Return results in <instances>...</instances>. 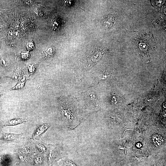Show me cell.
<instances>
[{
    "instance_id": "22",
    "label": "cell",
    "mask_w": 166,
    "mask_h": 166,
    "mask_svg": "<svg viewBox=\"0 0 166 166\" xmlns=\"http://www.w3.org/2000/svg\"><path fill=\"white\" fill-rule=\"evenodd\" d=\"M2 95V93H0V97Z\"/></svg>"
},
{
    "instance_id": "8",
    "label": "cell",
    "mask_w": 166,
    "mask_h": 166,
    "mask_svg": "<svg viewBox=\"0 0 166 166\" xmlns=\"http://www.w3.org/2000/svg\"><path fill=\"white\" fill-rule=\"evenodd\" d=\"M27 121L28 119L27 118H16L8 120L4 122H2V127L17 125L24 122H26Z\"/></svg>"
},
{
    "instance_id": "7",
    "label": "cell",
    "mask_w": 166,
    "mask_h": 166,
    "mask_svg": "<svg viewBox=\"0 0 166 166\" xmlns=\"http://www.w3.org/2000/svg\"><path fill=\"white\" fill-rule=\"evenodd\" d=\"M46 156L45 155L36 153L33 157V166H48Z\"/></svg>"
},
{
    "instance_id": "11",
    "label": "cell",
    "mask_w": 166,
    "mask_h": 166,
    "mask_svg": "<svg viewBox=\"0 0 166 166\" xmlns=\"http://www.w3.org/2000/svg\"><path fill=\"white\" fill-rule=\"evenodd\" d=\"M152 138L153 143L156 147L160 146L163 143L164 140L160 135H155L152 136Z\"/></svg>"
},
{
    "instance_id": "15",
    "label": "cell",
    "mask_w": 166,
    "mask_h": 166,
    "mask_svg": "<svg viewBox=\"0 0 166 166\" xmlns=\"http://www.w3.org/2000/svg\"><path fill=\"white\" fill-rule=\"evenodd\" d=\"M105 18L104 19V23H106L104 24L105 25L111 26L113 23L114 18L113 16H109Z\"/></svg>"
},
{
    "instance_id": "18",
    "label": "cell",
    "mask_w": 166,
    "mask_h": 166,
    "mask_svg": "<svg viewBox=\"0 0 166 166\" xmlns=\"http://www.w3.org/2000/svg\"><path fill=\"white\" fill-rule=\"evenodd\" d=\"M52 25L53 26L54 28L58 27V26H59V22L56 20H53L52 22Z\"/></svg>"
},
{
    "instance_id": "12",
    "label": "cell",
    "mask_w": 166,
    "mask_h": 166,
    "mask_svg": "<svg viewBox=\"0 0 166 166\" xmlns=\"http://www.w3.org/2000/svg\"><path fill=\"white\" fill-rule=\"evenodd\" d=\"M62 160L61 164L63 166H79L68 157H64Z\"/></svg>"
},
{
    "instance_id": "20",
    "label": "cell",
    "mask_w": 166,
    "mask_h": 166,
    "mask_svg": "<svg viewBox=\"0 0 166 166\" xmlns=\"http://www.w3.org/2000/svg\"><path fill=\"white\" fill-rule=\"evenodd\" d=\"M2 122L0 120V131H1V129L2 127Z\"/></svg>"
},
{
    "instance_id": "24",
    "label": "cell",
    "mask_w": 166,
    "mask_h": 166,
    "mask_svg": "<svg viewBox=\"0 0 166 166\" xmlns=\"http://www.w3.org/2000/svg\"></svg>"
},
{
    "instance_id": "16",
    "label": "cell",
    "mask_w": 166,
    "mask_h": 166,
    "mask_svg": "<svg viewBox=\"0 0 166 166\" xmlns=\"http://www.w3.org/2000/svg\"><path fill=\"white\" fill-rule=\"evenodd\" d=\"M1 62L2 64L4 66L6 67L8 66L10 64V62L8 59L5 57H2L1 59Z\"/></svg>"
},
{
    "instance_id": "17",
    "label": "cell",
    "mask_w": 166,
    "mask_h": 166,
    "mask_svg": "<svg viewBox=\"0 0 166 166\" xmlns=\"http://www.w3.org/2000/svg\"><path fill=\"white\" fill-rule=\"evenodd\" d=\"M21 58L23 60H26L30 57V54L28 52H23L21 53Z\"/></svg>"
},
{
    "instance_id": "3",
    "label": "cell",
    "mask_w": 166,
    "mask_h": 166,
    "mask_svg": "<svg viewBox=\"0 0 166 166\" xmlns=\"http://www.w3.org/2000/svg\"><path fill=\"white\" fill-rule=\"evenodd\" d=\"M21 141L22 143L19 144L16 152L30 157H32L35 152L33 145V141L30 139H25Z\"/></svg>"
},
{
    "instance_id": "10",
    "label": "cell",
    "mask_w": 166,
    "mask_h": 166,
    "mask_svg": "<svg viewBox=\"0 0 166 166\" xmlns=\"http://www.w3.org/2000/svg\"><path fill=\"white\" fill-rule=\"evenodd\" d=\"M54 51V49L53 47L46 48L42 52V56L45 59L50 57L53 55Z\"/></svg>"
},
{
    "instance_id": "6",
    "label": "cell",
    "mask_w": 166,
    "mask_h": 166,
    "mask_svg": "<svg viewBox=\"0 0 166 166\" xmlns=\"http://www.w3.org/2000/svg\"><path fill=\"white\" fill-rule=\"evenodd\" d=\"M33 145L35 152L36 153L46 156L49 148L48 144L38 140L33 141Z\"/></svg>"
},
{
    "instance_id": "21",
    "label": "cell",
    "mask_w": 166,
    "mask_h": 166,
    "mask_svg": "<svg viewBox=\"0 0 166 166\" xmlns=\"http://www.w3.org/2000/svg\"><path fill=\"white\" fill-rule=\"evenodd\" d=\"M54 166H63L61 164H57L56 165H55Z\"/></svg>"
},
{
    "instance_id": "9",
    "label": "cell",
    "mask_w": 166,
    "mask_h": 166,
    "mask_svg": "<svg viewBox=\"0 0 166 166\" xmlns=\"http://www.w3.org/2000/svg\"><path fill=\"white\" fill-rule=\"evenodd\" d=\"M26 81V77L24 75L22 74L17 84L11 89L10 90L22 89L24 86Z\"/></svg>"
},
{
    "instance_id": "5",
    "label": "cell",
    "mask_w": 166,
    "mask_h": 166,
    "mask_svg": "<svg viewBox=\"0 0 166 166\" xmlns=\"http://www.w3.org/2000/svg\"><path fill=\"white\" fill-rule=\"evenodd\" d=\"M49 123H40L36 126L30 139L34 141L40 140L41 136L51 126Z\"/></svg>"
},
{
    "instance_id": "23",
    "label": "cell",
    "mask_w": 166,
    "mask_h": 166,
    "mask_svg": "<svg viewBox=\"0 0 166 166\" xmlns=\"http://www.w3.org/2000/svg\"><path fill=\"white\" fill-rule=\"evenodd\" d=\"M0 78H1V75H0Z\"/></svg>"
},
{
    "instance_id": "1",
    "label": "cell",
    "mask_w": 166,
    "mask_h": 166,
    "mask_svg": "<svg viewBox=\"0 0 166 166\" xmlns=\"http://www.w3.org/2000/svg\"><path fill=\"white\" fill-rule=\"evenodd\" d=\"M59 109L67 127L71 129L77 127L82 120L79 109L73 104L60 102Z\"/></svg>"
},
{
    "instance_id": "19",
    "label": "cell",
    "mask_w": 166,
    "mask_h": 166,
    "mask_svg": "<svg viewBox=\"0 0 166 166\" xmlns=\"http://www.w3.org/2000/svg\"><path fill=\"white\" fill-rule=\"evenodd\" d=\"M23 1L25 3L28 5H31L34 1L32 0H23Z\"/></svg>"
},
{
    "instance_id": "14",
    "label": "cell",
    "mask_w": 166,
    "mask_h": 166,
    "mask_svg": "<svg viewBox=\"0 0 166 166\" xmlns=\"http://www.w3.org/2000/svg\"><path fill=\"white\" fill-rule=\"evenodd\" d=\"M38 66V64H30L28 65L27 68L30 75L33 74L36 70Z\"/></svg>"
},
{
    "instance_id": "2",
    "label": "cell",
    "mask_w": 166,
    "mask_h": 166,
    "mask_svg": "<svg viewBox=\"0 0 166 166\" xmlns=\"http://www.w3.org/2000/svg\"><path fill=\"white\" fill-rule=\"evenodd\" d=\"M48 166H52L57 161L65 156L61 151L53 144H49L46 154Z\"/></svg>"
},
{
    "instance_id": "4",
    "label": "cell",
    "mask_w": 166,
    "mask_h": 166,
    "mask_svg": "<svg viewBox=\"0 0 166 166\" xmlns=\"http://www.w3.org/2000/svg\"><path fill=\"white\" fill-rule=\"evenodd\" d=\"M22 133H14L0 131V143L1 142L9 143L18 142L22 139Z\"/></svg>"
},
{
    "instance_id": "13",
    "label": "cell",
    "mask_w": 166,
    "mask_h": 166,
    "mask_svg": "<svg viewBox=\"0 0 166 166\" xmlns=\"http://www.w3.org/2000/svg\"><path fill=\"white\" fill-rule=\"evenodd\" d=\"M22 73L21 69L18 67L13 72L10 77L14 80H18L20 79Z\"/></svg>"
}]
</instances>
